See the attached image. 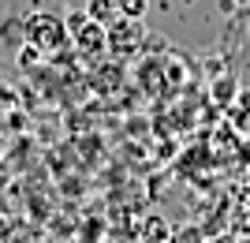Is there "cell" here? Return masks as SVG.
Wrapping results in <instances>:
<instances>
[{
  "mask_svg": "<svg viewBox=\"0 0 250 243\" xmlns=\"http://www.w3.org/2000/svg\"><path fill=\"white\" fill-rule=\"evenodd\" d=\"M86 15L94 22H101V26H108L120 11H116V0H90V4H86Z\"/></svg>",
  "mask_w": 250,
  "mask_h": 243,
  "instance_id": "cell-4",
  "label": "cell"
},
{
  "mask_svg": "<svg viewBox=\"0 0 250 243\" xmlns=\"http://www.w3.org/2000/svg\"><path fill=\"white\" fill-rule=\"evenodd\" d=\"M104 42H108V53L116 56H135L146 42V19H127V15H116L108 26H104Z\"/></svg>",
  "mask_w": 250,
  "mask_h": 243,
  "instance_id": "cell-3",
  "label": "cell"
},
{
  "mask_svg": "<svg viewBox=\"0 0 250 243\" xmlns=\"http://www.w3.org/2000/svg\"><path fill=\"white\" fill-rule=\"evenodd\" d=\"M146 243H168V232H165L161 217H149L146 221Z\"/></svg>",
  "mask_w": 250,
  "mask_h": 243,
  "instance_id": "cell-6",
  "label": "cell"
},
{
  "mask_svg": "<svg viewBox=\"0 0 250 243\" xmlns=\"http://www.w3.org/2000/svg\"><path fill=\"white\" fill-rule=\"evenodd\" d=\"M235 4H250V0H235Z\"/></svg>",
  "mask_w": 250,
  "mask_h": 243,
  "instance_id": "cell-7",
  "label": "cell"
},
{
  "mask_svg": "<svg viewBox=\"0 0 250 243\" xmlns=\"http://www.w3.org/2000/svg\"><path fill=\"white\" fill-rule=\"evenodd\" d=\"M116 11H120V15H127V19H146L149 0H116Z\"/></svg>",
  "mask_w": 250,
  "mask_h": 243,
  "instance_id": "cell-5",
  "label": "cell"
},
{
  "mask_svg": "<svg viewBox=\"0 0 250 243\" xmlns=\"http://www.w3.org/2000/svg\"><path fill=\"white\" fill-rule=\"evenodd\" d=\"M67 42L79 49L83 60H97L101 53H108V42H104V26L94 22L86 11H67Z\"/></svg>",
  "mask_w": 250,
  "mask_h": 243,
  "instance_id": "cell-2",
  "label": "cell"
},
{
  "mask_svg": "<svg viewBox=\"0 0 250 243\" xmlns=\"http://www.w3.org/2000/svg\"><path fill=\"white\" fill-rule=\"evenodd\" d=\"M22 38L42 53H60L63 45H71L67 42V19L56 11H30L22 19Z\"/></svg>",
  "mask_w": 250,
  "mask_h": 243,
  "instance_id": "cell-1",
  "label": "cell"
}]
</instances>
